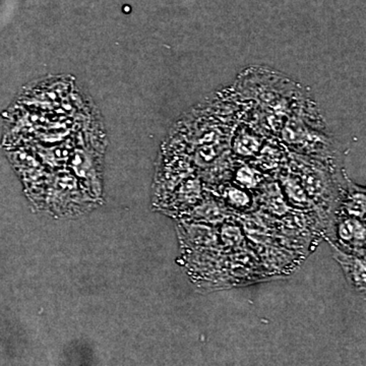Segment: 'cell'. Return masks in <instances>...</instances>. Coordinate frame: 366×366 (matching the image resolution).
<instances>
[{"instance_id": "obj_1", "label": "cell", "mask_w": 366, "mask_h": 366, "mask_svg": "<svg viewBox=\"0 0 366 366\" xmlns=\"http://www.w3.org/2000/svg\"><path fill=\"white\" fill-rule=\"evenodd\" d=\"M334 257L340 264L347 278V281L358 292L365 293V261L360 255L350 254L331 244Z\"/></svg>"}, {"instance_id": "obj_2", "label": "cell", "mask_w": 366, "mask_h": 366, "mask_svg": "<svg viewBox=\"0 0 366 366\" xmlns=\"http://www.w3.org/2000/svg\"><path fill=\"white\" fill-rule=\"evenodd\" d=\"M337 233L342 242L350 245H352L353 242H358L361 247H365V227L356 220L344 221L337 228Z\"/></svg>"}]
</instances>
